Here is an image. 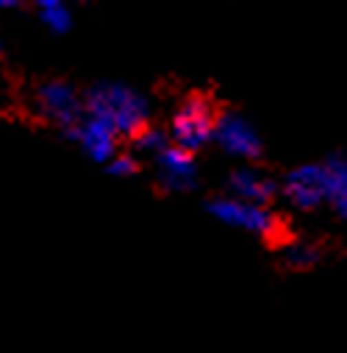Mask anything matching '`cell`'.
I'll return each mask as SVG.
<instances>
[{"label": "cell", "instance_id": "cell-2", "mask_svg": "<svg viewBox=\"0 0 347 353\" xmlns=\"http://www.w3.org/2000/svg\"><path fill=\"white\" fill-rule=\"evenodd\" d=\"M31 109L39 120L56 125L61 134L72 131L83 117H86V106H83V92L75 83L64 81V78H48L39 81L31 90Z\"/></svg>", "mask_w": 347, "mask_h": 353}, {"label": "cell", "instance_id": "cell-9", "mask_svg": "<svg viewBox=\"0 0 347 353\" xmlns=\"http://www.w3.org/2000/svg\"><path fill=\"white\" fill-rule=\"evenodd\" d=\"M281 192V184H275L267 172L255 170V167H236L228 175V192L231 198L258 203V206H270V201Z\"/></svg>", "mask_w": 347, "mask_h": 353}, {"label": "cell", "instance_id": "cell-16", "mask_svg": "<svg viewBox=\"0 0 347 353\" xmlns=\"http://www.w3.org/2000/svg\"><path fill=\"white\" fill-rule=\"evenodd\" d=\"M3 59H6V45L0 42V64H3Z\"/></svg>", "mask_w": 347, "mask_h": 353}, {"label": "cell", "instance_id": "cell-13", "mask_svg": "<svg viewBox=\"0 0 347 353\" xmlns=\"http://www.w3.org/2000/svg\"><path fill=\"white\" fill-rule=\"evenodd\" d=\"M286 261L295 264V268H308V264L317 261V248L311 242H292L286 248Z\"/></svg>", "mask_w": 347, "mask_h": 353}, {"label": "cell", "instance_id": "cell-1", "mask_svg": "<svg viewBox=\"0 0 347 353\" xmlns=\"http://www.w3.org/2000/svg\"><path fill=\"white\" fill-rule=\"evenodd\" d=\"M86 114H92L112 125L120 139H136L145 128H150V103L147 98L123 81H98L83 90Z\"/></svg>", "mask_w": 347, "mask_h": 353}, {"label": "cell", "instance_id": "cell-12", "mask_svg": "<svg viewBox=\"0 0 347 353\" xmlns=\"http://www.w3.org/2000/svg\"><path fill=\"white\" fill-rule=\"evenodd\" d=\"M134 145H136V150H139V153H145V156L156 159V156H158L167 145H172V142H169V134H167V131H161V128L150 125V128H145V131L134 139Z\"/></svg>", "mask_w": 347, "mask_h": 353}, {"label": "cell", "instance_id": "cell-6", "mask_svg": "<svg viewBox=\"0 0 347 353\" xmlns=\"http://www.w3.org/2000/svg\"><path fill=\"white\" fill-rule=\"evenodd\" d=\"M281 195L289 206L300 209V212H311L317 206L325 203V170L322 161H308V164H297L292 167L284 181H281Z\"/></svg>", "mask_w": 347, "mask_h": 353}, {"label": "cell", "instance_id": "cell-10", "mask_svg": "<svg viewBox=\"0 0 347 353\" xmlns=\"http://www.w3.org/2000/svg\"><path fill=\"white\" fill-rule=\"evenodd\" d=\"M325 170V203L347 220V156H330L322 161Z\"/></svg>", "mask_w": 347, "mask_h": 353}, {"label": "cell", "instance_id": "cell-5", "mask_svg": "<svg viewBox=\"0 0 347 353\" xmlns=\"http://www.w3.org/2000/svg\"><path fill=\"white\" fill-rule=\"evenodd\" d=\"M214 142L220 145L222 153L242 159V161H255L264 153L262 134H258V128L239 112H222L220 114Z\"/></svg>", "mask_w": 347, "mask_h": 353}, {"label": "cell", "instance_id": "cell-3", "mask_svg": "<svg viewBox=\"0 0 347 353\" xmlns=\"http://www.w3.org/2000/svg\"><path fill=\"white\" fill-rule=\"evenodd\" d=\"M217 120H220V112L206 95H189L181 101V106L169 120V128H167L169 142L181 150L198 153L200 148L214 142Z\"/></svg>", "mask_w": 347, "mask_h": 353}, {"label": "cell", "instance_id": "cell-11", "mask_svg": "<svg viewBox=\"0 0 347 353\" xmlns=\"http://www.w3.org/2000/svg\"><path fill=\"white\" fill-rule=\"evenodd\" d=\"M34 12H36V20L56 37L70 34L72 26H75V14H72V9L64 3V0H36Z\"/></svg>", "mask_w": 347, "mask_h": 353}, {"label": "cell", "instance_id": "cell-15", "mask_svg": "<svg viewBox=\"0 0 347 353\" xmlns=\"http://www.w3.org/2000/svg\"><path fill=\"white\" fill-rule=\"evenodd\" d=\"M14 9H23L20 0H0V12H14Z\"/></svg>", "mask_w": 347, "mask_h": 353}, {"label": "cell", "instance_id": "cell-4", "mask_svg": "<svg viewBox=\"0 0 347 353\" xmlns=\"http://www.w3.org/2000/svg\"><path fill=\"white\" fill-rule=\"evenodd\" d=\"M206 212L228 225V228H239V231H247L253 236H275L278 234V217L275 212H270V206H258V203H247V201H239V198H231V195H217L209 201Z\"/></svg>", "mask_w": 347, "mask_h": 353}, {"label": "cell", "instance_id": "cell-8", "mask_svg": "<svg viewBox=\"0 0 347 353\" xmlns=\"http://www.w3.org/2000/svg\"><path fill=\"white\" fill-rule=\"evenodd\" d=\"M156 172H158V181L172 190V192H189L198 187V161L195 153L181 150L176 145H167L156 159Z\"/></svg>", "mask_w": 347, "mask_h": 353}, {"label": "cell", "instance_id": "cell-7", "mask_svg": "<svg viewBox=\"0 0 347 353\" xmlns=\"http://www.w3.org/2000/svg\"><path fill=\"white\" fill-rule=\"evenodd\" d=\"M64 137L72 139L81 148V153L90 161H95V164H109V161H114L120 156V134L112 125H106L103 120L92 117V114H86Z\"/></svg>", "mask_w": 347, "mask_h": 353}, {"label": "cell", "instance_id": "cell-14", "mask_svg": "<svg viewBox=\"0 0 347 353\" xmlns=\"http://www.w3.org/2000/svg\"><path fill=\"white\" fill-rule=\"evenodd\" d=\"M106 172L117 175V179H128V175H136L139 172V161L131 153H120L114 161L106 164Z\"/></svg>", "mask_w": 347, "mask_h": 353}]
</instances>
